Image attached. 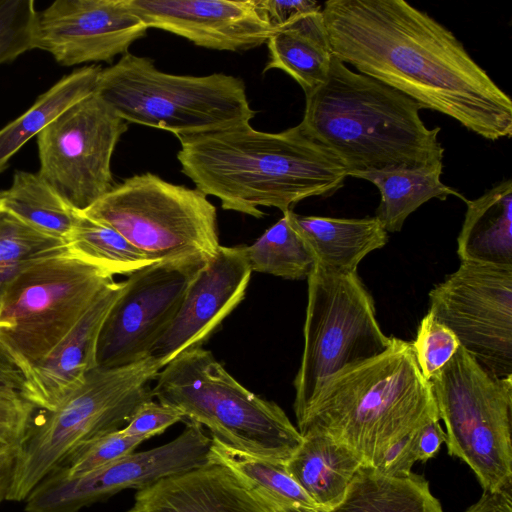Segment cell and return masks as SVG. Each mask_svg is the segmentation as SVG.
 <instances>
[{"label":"cell","instance_id":"cell-22","mask_svg":"<svg viewBox=\"0 0 512 512\" xmlns=\"http://www.w3.org/2000/svg\"><path fill=\"white\" fill-rule=\"evenodd\" d=\"M301 435L302 443L285 463L286 469L317 507L331 508L343 499L364 462L327 434L308 431Z\"/></svg>","mask_w":512,"mask_h":512},{"label":"cell","instance_id":"cell-23","mask_svg":"<svg viewBox=\"0 0 512 512\" xmlns=\"http://www.w3.org/2000/svg\"><path fill=\"white\" fill-rule=\"evenodd\" d=\"M465 203L457 238L460 261L512 267V180L503 179Z\"/></svg>","mask_w":512,"mask_h":512},{"label":"cell","instance_id":"cell-41","mask_svg":"<svg viewBox=\"0 0 512 512\" xmlns=\"http://www.w3.org/2000/svg\"><path fill=\"white\" fill-rule=\"evenodd\" d=\"M25 385L23 369L0 342V390H13L24 396Z\"/></svg>","mask_w":512,"mask_h":512},{"label":"cell","instance_id":"cell-5","mask_svg":"<svg viewBox=\"0 0 512 512\" xmlns=\"http://www.w3.org/2000/svg\"><path fill=\"white\" fill-rule=\"evenodd\" d=\"M155 380L152 393L158 402L240 451L286 463L302 443L284 410L241 385L209 350L181 353Z\"/></svg>","mask_w":512,"mask_h":512},{"label":"cell","instance_id":"cell-24","mask_svg":"<svg viewBox=\"0 0 512 512\" xmlns=\"http://www.w3.org/2000/svg\"><path fill=\"white\" fill-rule=\"evenodd\" d=\"M296 512H444L424 476H389L368 464L354 475L343 499L331 508L302 507Z\"/></svg>","mask_w":512,"mask_h":512},{"label":"cell","instance_id":"cell-14","mask_svg":"<svg viewBox=\"0 0 512 512\" xmlns=\"http://www.w3.org/2000/svg\"><path fill=\"white\" fill-rule=\"evenodd\" d=\"M211 445L201 425L186 421L172 441L133 452L109 465L69 477L52 470L24 500V512H79L125 489L141 490L208 462Z\"/></svg>","mask_w":512,"mask_h":512},{"label":"cell","instance_id":"cell-16","mask_svg":"<svg viewBox=\"0 0 512 512\" xmlns=\"http://www.w3.org/2000/svg\"><path fill=\"white\" fill-rule=\"evenodd\" d=\"M148 29L128 0H56L36 11L31 49L48 52L63 66L111 62Z\"/></svg>","mask_w":512,"mask_h":512},{"label":"cell","instance_id":"cell-43","mask_svg":"<svg viewBox=\"0 0 512 512\" xmlns=\"http://www.w3.org/2000/svg\"><path fill=\"white\" fill-rule=\"evenodd\" d=\"M17 447H0V504L6 500L14 469Z\"/></svg>","mask_w":512,"mask_h":512},{"label":"cell","instance_id":"cell-17","mask_svg":"<svg viewBox=\"0 0 512 512\" xmlns=\"http://www.w3.org/2000/svg\"><path fill=\"white\" fill-rule=\"evenodd\" d=\"M251 274L243 246L220 245L190 282L176 315L148 357L161 370L181 353L201 347L244 299Z\"/></svg>","mask_w":512,"mask_h":512},{"label":"cell","instance_id":"cell-25","mask_svg":"<svg viewBox=\"0 0 512 512\" xmlns=\"http://www.w3.org/2000/svg\"><path fill=\"white\" fill-rule=\"evenodd\" d=\"M266 44L269 61L264 73L271 69L284 71L305 94L325 81L334 55L322 11L275 28Z\"/></svg>","mask_w":512,"mask_h":512},{"label":"cell","instance_id":"cell-7","mask_svg":"<svg viewBox=\"0 0 512 512\" xmlns=\"http://www.w3.org/2000/svg\"><path fill=\"white\" fill-rule=\"evenodd\" d=\"M95 93L127 123L176 137L250 123L256 114L239 77L169 74L150 58L130 52L102 69Z\"/></svg>","mask_w":512,"mask_h":512},{"label":"cell","instance_id":"cell-29","mask_svg":"<svg viewBox=\"0 0 512 512\" xmlns=\"http://www.w3.org/2000/svg\"><path fill=\"white\" fill-rule=\"evenodd\" d=\"M0 208L48 236L62 239L72 230V209L38 173L16 171L11 186L1 191Z\"/></svg>","mask_w":512,"mask_h":512},{"label":"cell","instance_id":"cell-19","mask_svg":"<svg viewBox=\"0 0 512 512\" xmlns=\"http://www.w3.org/2000/svg\"><path fill=\"white\" fill-rule=\"evenodd\" d=\"M123 287L124 281L106 286L68 334L27 371L24 397L37 409L56 408L97 367L99 333Z\"/></svg>","mask_w":512,"mask_h":512},{"label":"cell","instance_id":"cell-37","mask_svg":"<svg viewBox=\"0 0 512 512\" xmlns=\"http://www.w3.org/2000/svg\"><path fill=\"white\" fill-rule=\"evenodd\" d=\"M183 420L184 416L178 409L151 399L137 407L122 430L127 435L148 440L155 435L162 434L168 427Z\"/></svg>","mask_w":512,"mask_h":512},{"label":"cell","instance_id":"cell-1","mask_svg":"<svg viewBox=\"0 0 512 512\" xmlns=\"http://www.w3.org/2000/svg\"><path fill=\"white\" fill-rule=\"evenodd\" d=\"M333 55L359 73L496 141L512 135V101L458 38L404 0H328Z\"/></svg>","mask_w":512,"mask_h":512},{"label":"cell","instance_id":"cell-27","mask_svg":"<svg viewBox=\"0 0 512 512\" xmlns=\"http://www.w3.org/2000/svg\"><path fill=\"white\" fill-rule=\"evenodd\" d=\"M208 461L221 464L244 479L271 512L317 507L288 473L285 463L240 451L212 436Z\"/></svg>","mask_w":512,"mask_h":512},{"label":"cell","instance_id":"cell-8","mask_svg":"<svg viewBox=\"0 0 512 512\" xmlns=\"http://www.w3.org/2000/svg\"><path fill=\"white\" fill-rule=\"evenodd\" d=\"M82 213L114 228L154 263L209 261L220 247L216 207L207 196L150 172L115 184Z\"/></svg>","mask_w":512,"mask_h":512},{"label":"cell","instance_id":"cell-32","mask_svg":"<svg viewBox=\"0 0 512 512\" xmlns=\"http://www.w3.org/2000/svg\"><path fill=\"white\" fill-rule=\"evenodd\" d=\"M66 248L64 240L41 233L0 208V303L5 290L24 269Z\"/></svg>","mask_w":512,"mask_h":512},{"label":"cell","instance_id":"cell-30","mask_svg":"<svg viewBox=\"0 0 512 512\" xmlns=\"http://www.w3.org/2000/svg\"><path fill=\"white\" fill-rule=\"evenodd\" d=\"M65 243L70 253L113 276H129L154 263L114 228L82 212Z\"/></svg>","mask_w":512,"mask_h":512},{"label":"cell","instance_id":"cell-18","mask_svg":"<svg viewBox=\"0 0 512 512\" xmlns=\"http://www.w3.org/2000/svg\"><path fill=\"white\" fill-rule=\"evenodd\" d=\"M128 4L148 28L208 49H254L267 43L275 30L256 0H128Z\"/></svg>","mask_w":512,"mask_h":512},{"label":"cell","instance_id":"cell-9","mask_svg":"<svg viewBox=\"0 0 512 512\" xmlns=\"http://www.w3.org/2000/svg\"><path fill=\"white\" fill-rule=\"evenodd\" d=\"M450 456L476 475L483 491L512 483V377H497L461 346L429 380Z\"/></svg>","mask_w":512,"mask_h":512},{"label":"cell","instance_id":"cell-42","mask_svg":"<svg viewBox=\"0 0 512 512\" xmlns=\"http://www.w3.org/2000/svg\"><path fill=\"white\" fill-rule=\"evenodd\" d=\"M465 512H512V483L496 491H483Z\"/></svg>","mask_w":512,"mask_h":512},{"label":"cell","instance_id":"cell-36","mask_svg":"<svg viewBox=\"0 0 512 512\" xmlns=\"http://www.w3.org/2000/svg\"><path fill=\"white\" fill-rule=\"evenodd\" d=\"M36 410L20 392L0 390V447H18Z\"/></svg>","mask_w":512,"mask_h":512},{"label":"cell","instance_id":"cell-39","mask_svg":"<svg viewBox=\"0 0 512 512\" xmlns=\"http://www.w3.org/2000/svg\"><path fill=\"white\" fill-rule=\"evenodd\" d=\"M256 3L275 28L302 15L322 11V5L314 0H256Z\"/></svg>","mask_w":512,"mask_h":512},{"label":"cell","instance_id":"cell-38","mask_svg":"<svg viewBox=\"0 0 512 512\" xmlns=\"http://www.w3.org/2000/svg\"><path fill=\"white\" fill-rule=\"evenodd\" d=\"M417 429L392 444L374 468L389 476H405L410 474L412 466L417 462Z\"/></svg>","mask_w":512,"mask_h":512},{"label":"cell","instance_id":"cell-21","mask_svg":"<svg viewBox=\"0 0 512 512\" xmlns=\"http://www.w3.org/2000/svg\"><path fill=\"white\" fill-rule=\"evenodd\" d=\"M315 265L335 273L357 272L362 259L388 242V232L374 217L360 219L304 216L286 211Z\"/></svg>","mask_w":512,"mask_h":512},{"label":"cell","instance_id":"cell-2","mask_svg":"<svg viewBox=\"0 0 512 512\" xmlns=\"http://www.w3.org/2000/svg\"><path fill=\"white\" fill-rule=\"evenodd\" d=\"M181 172L224 210L255 218L274 207L283 213L314 196L328 197L344 185L341 161L306 136L300 126L278 133L250 123L208 133L177 137Z\"/></svg>","mask_w":512,"mask_h":512},{"label":"cell","instance_id":"cell-33","mask_svg":"<svg viewBox=\"0 0 512 512\" xmlns=\"http://www.w3.org/2000/svg\"><path fill=\"white\" fill-rule=\"evenodd\" d=\"M144 441L116 430L79 446L53 470L69 477L87 474L135 452Z\"/></svg>","mask_w":512,"mask_h":512},{"label":"cell","instance_id":"cell-44","mask_svg":"<svg viewBox=\"0 0 512 512\" xmlns=\"http://www.w3.org/2000/svg\"><path fill=\"white\" fill-rule=\"evenodd\" d=\"M0 198H1V191H0Z\"/></svg>","mask_w":512,"mask_h":512},{"label":"cell","instance_id":"cell-12","mask_svg":"<svg viewBox=\"0 0 512 512\" xmlns=\"http://www.w3.org/2000/svg\"><path fill=\"white\" fill-rule=\"evenodd\" d=\"M127 128L94 92L37 135V173L72 209L84 212L115 186L111 159Z\"/></svg>","mask_w":512,"mask_h":512},{"label":"cell","instance_id":"cell-31","mask_svg":"<svg viewBox=\"0 0 512 512\" xmlns=\"http://www.w3.org/2000/svg\"><path fill=\"white\" fill-rule=\"evenodd\" d=\"M252 272L299 280L310 275L315 260L285 213L254 243L243 246Z\"/></svg>","mask_w":512,"mask_h":512},{"label":"cell","instance_id":"cell-11","mask_svg":"<svg viewBox=\"0 0 512 512\" xmlns=\"http://www.w3.org/2000/svg\"><path fill=\"white\" fill-rule=\"evenodd\" d=\"M304 347L294 379V412L332 376L388 349L376 318L374 300L357 272L335 273L314 266L307 277Z\"/></svg>","mask_w":512,"mask_h":512},{"label":"cell","instance_id":"cell-3","mask_svg":"<svg viewBox=\"0 0 512 512\" xmlns=\"http://www.w3.org/2000/svg\"><path fill=\"white\" fill-rule=\"evenodd\" d=\"M423 107L401 92L352 71L333 56L325 81L305 94L298 124L353 174L443 162L440 127L428 128Z\"/></svg>","mask_w":512,"mask_h":512},{"label":"cell","instance_id":"cell-4","mask_svg":"<svg viewBox=\"0 0 512 512\" xmlns=\"http://www.w3.org/2000/svg\"><path fill=\"white\" fill-rule=\"evenodd\" d=\"M296 419L300 434H327L375 467L392 444L439 416L411 343L392 336L382 354L329 378Z\"/></svg>","mask_w":512,"mask_h":512},{"label":"cell","instance_id":"cell-6","mask_svg":"<svg viewBox=\"0 0 512 512\" xmlns=\"http://www.w3.org/2000/svg\"><path fill=\"white\" fill-rule=\"evenodd\" d=\"M160 368L150 357L111 369L94 368L53 410L37 409L17 447L8 501H24L33 488L79 446L127 425L137 407L153 399Z\"/></svg>","mask_w":512,"mask_h":512},{"label":"cell","instance_id":"cell-28","mask_svg":"<svg viewBox=\"0 0 512 512\" xmlns=\"http://www.w3.org/2000/svg\"><path fill=\"white\" fill-rule=\"evenodd\" d=\"M102 67L87 65L62 77L21 116L0 129V173L11 157L68 107L95 92Z\"/></svg>","mask_w":512,"mask_h":512},{"label":"cell","instance_id":"cell-35","mask_svg":"<svg viewBox=\"0 0 512 512\" xmlns=\"http://www.w3.org/2000/svg\"><path fill=\"white\" fill-rule=\"evenodd\" d=\"M34 0H0V64L31 50Z\"/></svg>","mask_w":512,"mask_h":512},{"label":"cell","instance_id":"cell-10","mask_svg":"<svg viewBox=\"0 0 512 512\" xmlns=\"http://www.w3.org/2000/svg\"><path fill=\"white\" fill-rule=\"evenodd\" d=\"M113 281V275L66 248L33 262L11 282L0 303V342L25 375Z\"/></svg>","mask_w":512,"mask_h":512},{"label":"cell","instance_id":"cell-15","mask_svg":"<svg viewBox=\"0 0 512 512\" xmlns=\"http://www.w3.org/2000/svg\"><path fill=\"white\" fill-rule=\"evenodd\" d=\"M206 262H157L130 274L102 324L97 367L119 368L146 359L176 315L190 282Z\"/></svg>","mask_w":512,"mask_h":512},{"label":"cell","instance_id":"cell-26","mask_svg":"<svg viewBox=\"0 0 512 512\" xmlns=\"http://www.w3.org/2000/svg\"><path fill=\"white\" fill-rule=\"evenodd\" d=\"M442 172L443 162L388 167L351 177L369 181L379 189L381 200L375 217L387 232H398L411 213L433 198L446 200L455 196L466 201L461 193L442 182Z\"/></svg>","mask_w":512,"mask_h":512},{"label":"cell","instance_id":"cell-40","mask_svg":"<svg viewBox=\"0 0 512 512\" xmlns=\"http://www.w3.org/2000/svg\"><path fill=\"white\" fill-rule=\"evenodd\" d=\"M439 421V419H433L417 429V461L426 462L432 459L440 451L442 444L445 443V431Z\"/></svg>","mask_w":512,"mask_h":512},{"label":"cell","instance_id":"cell-13","mask_svg":"<svg viewBox=\"0 0 512 512\" xmlns=\"http://www.w3.org/2000/svg\"><path fill=\"white\" fill-rule=\"evenodd\" d=\"M429 311L497 377H512V267L470 261L429 292Z\"/></svg>","mask_w":512,"mask_h":512},{"label":"cell","instance_id":"cell-34","mask_svg":"<svg viewBox=\"0 0 512 512\" xmlns=\"http://www.w3.org/2000/svg\"><path fill=\"white\" fill-rule=\"evenodd\" d=\"M423 377L429 381L460 348L456 335L428 312L420 321L417 335L410 342Z\"/></svg>","mask_w":512,"mask_h":512},{"label":"cell","instance_id":"cell-20","mask_svg":"<svg viewBox=\"0 0 512 512\" xmlns=\"http://www.w3.org/2000/svg\"><path fill=\"white\" fill-rule=\"evenodd\" d=\"M127 512H271L249 484L227 467L207 462L135 493Z\"/></svg>","mask_w":512,"mask_h":512}]
</instances>
